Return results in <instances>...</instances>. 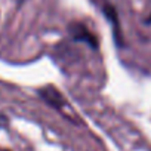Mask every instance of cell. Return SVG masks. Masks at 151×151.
<instances>
[{"label":"cell","instance_id":"1","mask_svg":"<svg viewBox=\"0 0 151 151\" xmlns=\"http://www.w3.org/2000/svg\"><path fill=\"white\" fill-rule=\"evenodd\" d=\"M70 31L73 34V37L79 42H85V43H89L91 47H96L98 46V42L95 39V36L83 25V24H73L70 27Z\"/></svg>","mask_w":151,"mask_h":151},{"label":"cell","instance_id":"2","mask_svg":"<svg viewBox=\"0 0 151 151\" xmlns=\"http://www.w3.org/2000/svg\"><path fill=\"white\" fill-rule=\"evenodd\" d=\"M102 12H104V15L107 17V19L111 22L113 30H114V36H116L117 42L120 43L122 34H120V25H119V18H117V12H116V9H114L110 3H107V2H105V3L102 5Z\"/></svg>","mask_w":151,"mask_h":151},{"label":"cell","instance_id":"3","mask_svg":"<svg viewBox=\"0 0 151 151\" xmlns=\"http://www.w3.org/2000/svg\"><path fill=\"white\" fill-rule=\"evenodd\" d=\"M6 124H8V119H6V116L0 113V127H3V126H6Z\"/></svg>","mask_w":151,"mask_h":151},{"label":"cell","instance_id":"4","mask_svg":"<svg viewBox=\"0 0 151 151\" xmlns=\"http://www.w3.org/2000/svg\"><path fill=\"white\" fill-rule=\"evenodd\" d=\"M147 22H148V24H151V14H150V17H148V19H147Z\"/></svg>","mask_w":151,"mask_h":151}]
</instances>
